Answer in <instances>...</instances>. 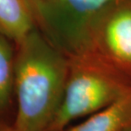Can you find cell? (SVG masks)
<instances>
[{
	"label": "cell",
	"mask_w": 131,
	"mask_h": 131,
	"mask_svg": "<svg viewBox=\"0 0 131 131\" xmlns=\"http://www.w3.org/2000/svg\"><path fill=\"white\" fill-rule=\"evenodd\" d=\"M17 45L15 131H47L64 93L69 58L36 27L17 41Z\"/></svg>",
	"instance_id": "6da1fadb"
},
{
	"label": "cell",
	"mask_w": 131,
	"mask_h": 131,
	"mask_svg": "<svg viewBox=\"0 0 131 131\" xmlns=\"http://www.w3.org/2000/svg\"><path fill=\"white\" fill-rule=\"evenodd\" d=\"M61 104L47 131H61L72 121L103 109L131 92V77L92 54L69 58Z\"/></svg>",
	"instance_id": "7a4b0ae2"
},
{
	"label": "cell",
	"mask_w": 131,
	"mask_h": 131,
	"mask_svg": "<svg viewBox=\"0 0 131 131\" xmlns=\"http://www.w3.org/2000/svg\"><path fill=\"white\" fill-rule=\"evenodd\" d=\"M35 25L68 58L85 52L91 23L118 0H28Z\"/></svg>",
	"instance_id": "3957f363"
},
{
	"label": "cell",
	"mask_w": 131,
	"mask_h": 131,
	"mask_svg": "<svg viewBox=\"0 0 131 131\" xmlns=\"http://www.w3.org/2000/svg\"><path fill=\"white\" fill-rule=\"evenodd\" d=\"M85 53L131 77V0L114 2L96 15L87 31Z\"/></svg>",
	"instance_id": "277c9868"
},
{
	"label": "cell",
	"mask_w": 131,
	"mask_h": 131,
	"mask_svg": "<svg viewBox=\"0 0 131 131\" xmlns=\"http://www.w3.org/2000/svg\"><path fill=\"white\" fill-rule=\"evenodd\" d=\"M131 127V92L94 113L85 121L61 131H123Z\"/></svg>",
	"instance_id": "5b68a950"
},
{
	"label": "cell",
	"mask_w": 131,
	"mask_h": 131,
	"mask_svg": "<svg viewBox=\"0 0 131 131\" xmlns=\"http://www.w3.org/2000/svg\"><path fill=\"white\" fill-rule=\"evenodd\" d=\"M35 27L28 0H0V34L17 42Z\"/></svg>",
	"instance_id": "8992f818"
},
{
	"label": "cell",
	"mask_w": 131,
	"mask_h": 131,
	"mask_svg": "<svg viewBox=\"0 0 131 131\" xmlns=\"http://www.w3.org/2000/svg\"><path fill=\"white\" fill-rule=\"evenodd\" d=\"M6 38L0 34V110L8 104L15 85V57Z\"/></svg>",
	"instance_id": "52a82bcc"
},
{
	"label": "cell",
	"mask_w": 131,
	"mask_h": 131,
	"mask_svg": "<svg viewBox=\"0 0 131 131\" xmlns=\"http://www.w3.org/2000/svg\"><path fill=\"white\" fill-rule=\"evenodd\" d=\"M123 131H131V127H129V128H127V129H124Z\"/></svg>",
	"instance_id": "ba28073f"
},
{
	"label": "cell",
	"mask_w": 131,
	"mask_h": 131,
	"mask_svg": "<svg viewBox=\"0 0 131 131\" xmlns=\"http://www.w3.org/2000/svg\"><path fill=\"white\" fill-rule=\"evenodd\" d=\"M0 131H2V130H0Z\"/></svg>",
	"instance_id": "9c48e42d"
}]
</instances>
